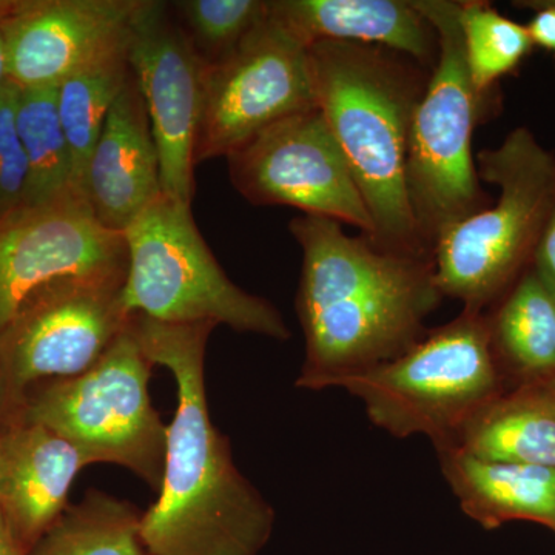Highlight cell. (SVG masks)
Instances as JSON below:
<instances>
[{
	"mask_svg": "<svg viewBox=\"0 0 555 555\" xmlns=\"http://www.w3.org/2000/svg\"><path fill=\"white\" fill-rule=\"evenodd\" d=\"M22 3H24V0H0V22L16 13L21 9Z\"/></svg>",
	"mask_w": 555,
	"mask_h": 555,
	"instance_id": "cell-30",
	"label": "cell"
},
{
	"mask_svg": "<svg viewBox=\"0 0 555 555\" xmlns=\"http://www.w3.org/2000/svg\"><path fill=\"white\" fill-rule=\"evenodd\" d=\"M7 67H5V47H3L2 33H0V87L5 82Z\"/></svg>",
	"mask_w": 555,
	"mask_h": 555,
	"instance_id": "cell-31",
	"label": "cell"
},
{
	"mask_svg": "<svg viewBox=\"0 0 555 555\" xmlns=\"http://www.w3.org/2000/svg\"><path fill=\"white\" fill-rule=\"evenodd\" d=\"M302 250L297 308L306 358L299 389H331L338 378L403 356L426 337L443 295L434 258L396 254L350 236L334 219L294 218Z\"/></svg>",
	"mask_w": 555,
	"mask_h": 555,
	"instance_id": "cell-1",
	"label": "cell"
},
{
	"mask_svg": "<svg viewBox=\"0 0 555 555\" xmlns=\"http://www.w3.org/2000/svg\"><path fill=\"white\" fill-rule=\"evenodd\" d=\"M438 35V60L409 131L406 193L420 243L438 241L491 204L481 189L473 134L485 100L474 89L463 50L460 2L414 0Z\"/></svg>",
	"mask_w": 555,
	"mask_h": 555,
	"instance_id": "cell-6",
	"label": "cell"
},
{
	"mask_svg": "<svg viewBox=\"0 0 555 555\" xmlns=\"http://www.w3.org/2000/svg\"><path fill=\"white\" fill-rule=\"evenodd\" d=\"M0 436H2V430H0Z\"/></svg>",
	"mask_w": 555,
	"mask_h": 555,
	"instance_id": "cell-32",
	"label": "cell"
},
{
	"mask_svg": "<svg viewBox=\"0 0 555 555\" xmlns=\"http://www.w3.org/2000/svg\"><path fill=\"white\" fill-rule=\"evenodd\" d=\"M16 126L28 164L25 206H39L68 193H79L73 181L72 152L57 107V86L20 87Z\"/></svg>",
	"mask_w": 555,
	"mask_h": 555,
	"instance_id": "cell-23",
	"label": "cell"
},
{
	"mask_svg": "<svg viewBox=\"0 0 555 555\" xmlns=\"http://www.w3.org/2000/svg\"><path fill=\"white\" fill-rule=\"evenodd\" d=\"M517 9L534 10L535 14L529 24V36L534 47L555 54V0H520L514 2Z\"/></svg>",
	"mask_w": 555,
	"mask_h": 555,
	"instance_id": "cell-27",
	"label": "cell"
},
{
	"mask_svg": "<svg viewBox=\"0 0 555 555\" xmlns=\"http://www.w3.org/2000/svg\"><path fill=\"white\" fill-rule=\"evenodd\" d=\"M20 87L11 80L0 87V221L25 206L28 164L16 126Z\"/></svg>",
	"mask_w": 555,
	"mask_h": 555,
	"instance_id": "cell-26",
	"label": "cell"
},
{
	"mask_svg": "<svg viewBox=\"0 0 555 555\" xmlns=\"http://www.w3.org/2000/svg\"><path fill=\"white\" fill-rule=\"evenodd\" d=\"M460 27L467 72L481 98L491 96L496 82L534 49L526 25L503 16L483 0L460 2Z\"/></svg>",
	"mask_w": 555,
	"mask_h": 555,
	"instance_id": "cell-24",
	"label": "cell"
},
{
	"mask_svg": "<svg viewBox=\"0 0 555 555\" xmlns=\"http://www.w3.org/2000/svg\"><path fill=\"white\" fill-rule=\"evenodd\" d=\"M0 555H27L14 539L13 532L10 531L2 516H0Z\"/></svg>",
	"mask_w": 555,
	"mask_h": 555,
	"instance_id": "cell-29",
	"label": "cell"
},
{
	"mask_svg": "<svg viewBox=\"0 0 555 555\" xmlns=\"http://www.w3.org/2000/svg\"><path fill=\"white\" fill-rule=\"evenodd\" d=\"M129 61L158 150L163 193L192 206L207 68L170 3L142 0L131 24Z\"/></svg>",
	"mask_w": 555,
	"mask_h": 555,
	"instance_id": "cell-13",
	"label": "cell"
},
{
	"mask_svg": "<svg viewBox=\"0 0 555 555\" xmlns=\"http://www.w3.org/2000/svg\"><path fill=\"white\" fill-rule=\"evenodd\" d=\"M532 266L555 291V203L537 243Z\"/></svg>",
	"mask_w": 555,
	"mask_h": 555,
	"instance_id": "cell-28",
	"label": "cell"
},
{
	"mask_svg": "<svg viewBox=\"0 0 555 555\" xmlns=\"http://www.w3.org/2000/svg\"><path fill=\"white\" fill-rule=\"evenodd\" d=\"M129 315L160 323L225 324L236 332L287 341L291 331L268 299L236 286L211 254L192 206L160 195L126 230Z\"/></svg>",
	"mask_w": 555,
	"mask_h": 555,
	"instance_id": "cell-7",
	"label": "cell"
},
{
	"mask_svg": "<svg viewBox=\"0 0 555 555\" xmlns=\"http://www.w3.org/2000/svg\"><path fill=\"white\" fill-rule=\"evenodd\" d=\"M142 0H24L0 22L7 79L21 89L60 86L129 36Z\"/></svg>",
	"mask_w": 555,
	"mask_h": 555,
	"instance_id": "cell-14",
	"label": "cell"
},
{
	"mask_svg": "<svg viewBox=\"0 0 555 555\" xmlns=\"http://www.w3.org/2000/svg\"><path fill=\"white\" fill-rule=\"evenodd\" d=\"M127 278H68L38 288L0 332V401L90 371L129 326Z\"/></svg>",
	"mask_w": 555,
	"mask_h": 555,
	"instance_id": "cell-9",
	"label": "cell"
},
{
	"mask_svg": "<svg viewBox=\"0 0 555 555\" xmlns=\"http://www.w3.org/2000/svg\"><path fill=\"white\" fill-rule=\"evenodd\" d=\"M449 449L488 462L555 467V383H520L503 390Z\"/></svg>",
	"mask_w": 555,
	"mask_h": 555,
	"instance_id": "cell-19",
	"label": "cell"
},
{
	"mask_svg": "<svg viewBox=\"0 0 555 555\" xmlns=\"http://www.w3.org/2000/svg\"><path fill=\"white\" fill-rule=\"evenodd\" d=\"M153 366L129 323L90 371L40 387L17 409L14 422L49 427L75 444L91 465L127 467L159 491L169 426L150 398Z\"/></svg>",
	"mask_w": 555,
	"mask_h": 555,
	"instance_id": "cell-8",
	"label": "cell"
},
{
	"mask_svg": "<svg viewBox=\"0 0 555 555\" xmlns=\"http://www.w3.org/2000/svg\"><path fill=\"white\" fill-rule=\"evenodd\" d=\"M83 195L98 221L120 233L163 195L158 150L133 73L91 152Z\"/></svg>",
	"mask_w": 555,
	"mask_h": 555,
	"instance_id": "cell-15",
	"label": "cell"
},
{
	"mask_svg": "<svg viewBox=\"0 0 555 555\" xmlns=\"http://www.w3.org/2000/svg\"><path fill=\"white\" fill-rule=\"evenodd\" d=\"M332 387L363 401L372 425L396 438L425 436L437 452L454 447L474 416L506 390L488 313L466 310L403 356L347 374Z\"/></svg>",
	"mask_w": 555,
	"mask_h": 555,
	"instance_id": "cell-5",
	"label": "cell"
},
{
	"mask_svg": "<svg viewBox=\"0 0 555 555\" xmlns=\"http://www.w3.org/2000/svg\"><path fill=\"white\" fill-rule=\"evenodd\" d=\"M126 233L102 225L80 193L0 221V332L38 288L68 278H127Z\"/></svg>",
	"mask_w": 555,
	"mask_h": 555,
	"instance_id": "cell-12",
	"label": "cell"
},
{
	"mask_svg": "<svg viewBox=\"0 0 555 555\" xmlns=\"http://www.w3.org/2000/svg\"><path fill=\"white\" fill-rule=\"evenodd\" d=\"M129 38L130 33L57 86V107L72 152L73 181L80 195H83L87 164L109 108L131 76Z\"/></svg>",
	"mask_w": 555,
	"mask_h": 555,
	"instance_id": "cell-21",
	"label": "cell"
},
{
	"mask_svg": "<svg viewBox=\"0 0 555 555\" xmlns=\"http://www.w3.org/2000/svg\"><path fill=\"white\" fill-rule=\"evenodd\" d=\"M318 108L309 50L269 20L207 69L195 163L228 158L281 120Z\"/></svg>",
	"mask_w": 555,
	"mask_h": 555,
	"instance_id": "cell-11",
	"label": "cell"
},
{
	"mask_svg": "<svg viewBox=\"0 0 555 555\" xmlns=\"http://www.w3.org/2000/svg\"><path fill=\"white\" fill-rule=\"evenodd\" d=\"M91 462L49 427L13 422L0 436V516L25 553L67 511L69 488Z\"/></svg>",
	"mask_w": 555,
	"mask_h": 555,
	"instance_id": "cell-16",
	"label": "cell"
},
{
	"mask_svg": "<svg viewBox=\"0 0 555 555\" xmlns=\"http://www.w3.org/2000/svg\"><path fill=\"white\" fill-rule=\"evenodd\" d=\"M437 455L463 513L481 528L525 520L555 532V467L488 462L456 449Z\"/></svg>",
	"mask_w": 555,
	"mask_h": 555,
	"instance_id": "cell-18",
	"label": "cell"
},
{
	"mask_svg": "<svg viewBox=\"0 0 555 555\" xmlns=\"http://www.w3.org/2000/svg\"><path fill=\"white\" fill-rule=\"evenodd\" d=\"M131 331L153 364L169 369L178 409L167 437L159 499L142 514L149 555H259L275 511L240 473L229 438L211 423L206 350L217 324H171L131 315Z\"/></svg>",
	"mask_w": 555,
	"mask_h": 555,
	"instance_id": "cell-2",
	"label": "cell"
},
{
	"mask_svg": "<svg viewBox=\"0 0 555 555\" xmlns=\"http://www.w3.org/2000/svg\"><path fill=\"white\" fill-rule=\"evenodd\" d=\"M270 20L302 47L323 40L385 47L436 67V28L414 0H270Z\"/></svg>",
	"mask_w": 555,
	"mask_h": 555,
	"instance_id": "cell-17",
	"label": "cell"
},
{
	"mask_svg": "<svg viewBox=\"0 0 555 555\" xmlns=\"http://www.w3.org/2000/svg\"><path fill=\"white\" fill-rule=\"evenodd\" d=\"M553 382L555 383V378H553Z\"/></svg>",
	"mask_w": 555,
	"mask_h": 555,
	"instance_id": "cell-33",
	"label": "cell"
},
{
	"mask_svg": "<svg viewBox=\"0 0 555 555\" xmlns=\"http://www.w3.org/2000/svg\"><path fill=\"white\" fill-rule=\"evenodd\" d=\"M486 313L503 377L514 375L520 383L555 378V291L534 266Z\"/></svg>",
	"mask_w": 555,
	"mask_h": 555,
	"instance_id": "cell-20",
	"label": "cell"
},
{
	"mask_svg": "<svg viewBox=\"0 0 555 555\" xmlns=\"http://www.w3.org/2000/svg\"><path fill=\"white\" fill-rule=\"evenodd\" d=\"M228 163L233 188L254 206L294 207L374 235L366 203L320 108L262 131Z\"/></svg>",
	"mask_w": 555,
	"mask_h": 555,
	"instance_id": "cell-10",
	"label": "cell"
},
{
	"mask_svg": "<svg viewBox=\"0 0 555 555\" xmlns=\"http://www.w3.org/2000/svg\"><path fill=\"white\" fill-rule=\"evenodd\" d=\"M142 514L133 503L90 489L67 507L40 539L33 555H149L141 537Z\"/></svg>",
	"mask_w": 555,
	"mask_h": 555,
	"instance_id": "cell-22",
	"label": "cell"
},
{
	"mask_svg": "<svg viewBox=\"0 0 555 555\" xmlns=\"http://www.w3.org/2000/svg\"><path fill=\"white\" fill-rule=\"evenodd\" d=\"M480 181L499 198L454 225L434 250L436 284L463 310L489 312L532 264L555 203V155L518 127L495 149L476 155Z\"/></svg>",
	"mask_w": 555,
	"mask_h": 555,
	"instance_id": "cell-4",
	"label": "cell"
},
{
	"mask_svg": "<svg viewBox=\"0 0 555 555\" xmlns=\"http://www.w3.org/2000/svg\"><path fill=\"white\" fill-rule=\"evenodd\" d=\"M317 104L349 164L385 250L434 258L420 243L406 193L409 131L430 72L367 43L309 47Z\"/></svg>",
	"mask_w": 555,
	"mask_h": 555,
	"instance_id": "cell-3",
	"label": "cell"
},
{
	"mask_svg": "<svg viewBox=\"0 0 555 555\" xmlns=\"http://www.w3.org/2000/svg\"><path fill=\"white\" fill-rule=\"evenodd\" d=\"M170 7L207 69L235 56L269 20L266 0H179Z\"/></svg>",
	"mask_w": 555,
	"mask_h": 555,
	"instance_id": "cell-25",
	"label": "cell"
}]
</instances>
